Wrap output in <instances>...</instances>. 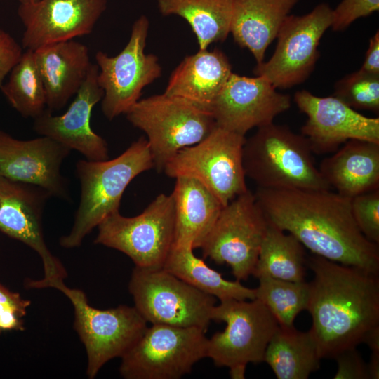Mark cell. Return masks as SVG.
Masks as SVG:
<instances>
[{
	"label": "cell",
	"mask_w": 379,
	"mask_h": 379,
	"mask_svg": "<svg viewBox=\"0 0 379 379\" xmlns=\"http://www.w3.org/2000/svg\"><path fill=\"white\" fill-rule=\"evenodd\" d=\"M307 310L321 359L366 343L379 332V279L361 269L314 255Z\"/></svg>",
	"instance_id": "obj_2"
},
{
	"label": "cell",
	"mask_w": 379,
	"mask_h": 379,
	"mask_svg": "<svg viewBox=\"0 0 379 379\" xmlns=\"http://www.w3.org/2000/svg\"><path fill=\"white\" fill-rule=\"evenodd\" d=\"M125 114L146 134L159 172L179 151L203 140L216 126L209 112L164 93L140 99Z\"/></svg>",
	"instance_id": "obj_5"
},
{
	"label": "cell",
	"mask_w": 379,
	"mask_h": 379,
	"mask_svg": "<svg viewBox=\"0 0 379 379\" xmlns=\"http://www.w3.org/2000/svg\"><path fill=\"white\" fill-rule=\"evenodd\" d=\"M154 167L147 139L138 138L110 160H79L76 173L81 194L70 232L60 239L65 248L79 247L93 228L109 215L119 211L123 194L138 175Z\"/></svg>",
	"instance_id": "obj_3"
},
{
	"label": "cell",
	"mask_w": 379,
	"mask_h": 379,
	"mask_svg": "<svg viewBox=\"0 0 379 379\" xmlns=\"http://www.w3.org/2000/svg\"><path fill=\"white\" fill-rule=\"evenodd\" d=\"M305 255L304 246L295 237L269 222L252 275L303 281Z\"/></svg>",
	"instance_id": "obj_29"
},
{
	"label": "cell",
	"mask_w": 379,
	"mask_h": 379,
	"mask_svg": "<svg viewBox=\"0 0 379 379\" xmlns=\"http://www.w3.org/2000/svg\"><path fill=\"white\" fill-rule=\"evenodd\" d=\"M319 170L330 187L348 198L379 189V142L350 140Z\"/></svg>",
	"instance_id": "obj_23"
},
{
	"label": "cell",
	"mask_w": 379,
	"mask_h": 379,
	"mask_svg": "<svg viewBox=\"0 0 379 379\" xmlns=\"http://www.w3.org/2000/svg\"><path fill=\"white\" fill-rule=\"evenodd\" d=\"M0 90L23 117L35 119L44 112L46 106V90L34 51L22 53L10 72L8 81Z\"/></svg>",
	"instance_id": "obj_30"
},
{
	"label": "cell",
	"mask_w": 379,
	"mask_h": 379,
	"mask_svg": "<svg viewBox=\"0 0 379 379\" xmlns=\"http://www.w3.org/2000/svg\"><path fill=\"white\" fill-rule=\"evenodd\" d=\"M149 22L142 15L133 24L130 39L115 56L95 54L98 83L103 91L102 111L112 120L126 114L140 99L145 87L161 77L158 58L145 51Z\"/></svg>",
	"instance_id": "obj_12"
},
{
	"label": "cell",
	"mask_w": 379,
	"mask_h": 379,
	"mask_svg": "<svg viewBox=\"0 0 379 379\" xmlns=\"http://www.w3.org/2000/svg\"><path fill=\"white\" fill-rule=\"evenodd\" d=\"M332 21L333 8L324 2L303 15L290 14L277 34L273 55L257 64L253 74L266 78L275 88L303 83L314 69L320 56V40Z\"/></svg>",
	"instance_id": "obj_14"
},
{
	"label": "cell",
	"mask_w": 379,
	"mask_h": 379,
	"mask_svg": "<svg viewBox=\"0 0 379 379\" xmlns=\"http://www.w3.org/2000/svg\"><path fill=\"white\" fill-rule=\"evenodd\" d=\"M174 202L173 245L200 248L223 206L199 181L180 176L171 193Z\"/></svg>",
	"instance_id": "obj_25"
},
{
	"label": "cell",
	"mask_w": 379,
	"mask_h": 379,
	"mask_svg": "<svg viewBox=\"0 0 379 379\" xmlns=\"http://www.w3.org/2000/svg\"><path fill=\"white\" fill-rule=\"evenodd\" d=\"M254 195L269 222L314 255L378 274V245L357 227L350 198L330 190L261 187Z\"/></svg>",
	"instance_id": "obj_1"
},
{
	"label": "cell",
	"mask_w": 379,
	"mask_h": 379,
	"mask_svg": "<svg viewBox=\"0 0 379 379\" xmlns=\"http://www.w3.org/2000/svg\"><path fill=\"white\" fill-rule=\"evenodd\" d=\"M135 305L152 324L197 327L206 331L215 298L163 268L135 267L128 284Z\"/></svg>",
	"instance_id": "obj_8"
},
{
	"label": "cell",
	"mask_w": 379,
	"mask_h": 379,
	"mask_svg": "<svg viewBox=\"0 0 379 379\" xmlns=\"http://www.w3.org/2000/svg\"><path fill=\"white\" fill-rule=\"evenodd\" d=\"M30 301L0 284V334L3 331H22L23 317Z\"/></svg>",
	"instance_id": "obj_34"
},
{
	"label": "cell",
	"mask_w": 379,
	"mask_h": 379,
	"mask_svg": "<svg viewBox=\"0 0 379 379\" xmlns=\"http://www.w3.org/2000/svg\"><path fill=\"white\" fill-rule=\"evenodd\" d=\"M255 298L262 302L279 326H293L297 315L307 310L310 298V284L291 281L270 277L258 278Z\"/></svg>",
	"instance_id": "obj_31"
},
{
	"label": "cell",
	"mask_w": 379,
	"mask_h": 379,
	"mask_svg": "<svg viewBox=\"0 0 379 379\" xmlns=\"http://www.w3.org/2000/svg\"><path fill=\"white\" fill-rule=\"evenodd\" d=\"M351 211L361 232L371 242L379 244V189L351 199Z\"/></svg>",
	"instance_id": "obj_33"
},
{
	"label": "cell",
	"mask_w": 379,
	"mask_h": 379,
	"mask_svg": "<svg viewBox=\"0 0 379 379\" xmlns=\"http://www.w3.org/2000/svg\"><path fill=\"white\" fill-rule=\"evenodd\" d=\"M49 197L42 188L0 175V231L35 251L44 265V278L25 281L27 288H44L48 283L67 277L65 267L44 239L42 215Z\"/></svg>",
	"instance_id": "obj_15"
},
{
	"label": "cell",
	"mask_w": 379,
	"mask_h": 379,
	"mask_svg": "<svg viewBox=\"0 0 379 379\" xmlns=\"http://www.w3.org/2000/svg\"><path fill=\"white\" fill-rule=\"evenodd\" d=\"M232 65L220 49L199 50L172 72L164 93L185 99L210 112L232 74Z\"/></svg>",
	"instance_id": "obj_22"
},
{
	"label": "cell",
	"mask_w": 379,
	"mask_h": 379,
	"mask_svg": "<svg viewBox=\"0 0 379 379\" xmlns=\"http://www.w3.org/2000/svg\"><path fill=\"white\" fill-rule=\"evenodd\" d=\"M208 338L197 327L152 324L121 358L126 379H178L206 357Z\"/></svg>",
	"instance_id": "obj_11"
},
{
	"label": "cell",
	"mask_w": 379,
	"mask_h": 379,
	"mask_svg": "<svg viewBox=\"0 0 379 379\" xmlns=\"http://www.w3.org/2000/svg\"><path fill=\"white\" fill-rule=\"evenodd\" d=\"M193 251L188 245H173L163 269L220 301L255 298V288H247L238 280L224 279L220 273L197 257Z\"/></svg>",
	"instance_id": "obj_27"
},
{
	"label": "cell",
	"mask_w": 379,
	"mask_h": 379,
	"mask_svg": "<svg viewBox=\"0 0 379 379\" xmlns=\"http://www.w3.org/2000/svg\"><path fill=\"white\" fill-rule=\"evenodd\" d=\"M294 101L307 119L302 135L312 152L335 151L350 140L379 142V118L368 117L334 96L319 97L307 90L295 93Z\"/></svg>",
	"instance_id": "obj_17"
},
{
	"label": "cell",
	"mask_w": 379,
	"mask_h": 379,
	"mask_svg": "<svg viewBox=\"0 0 379 379\" xmlns=\"http://www.w3.org/2000/svg\"><path fill=\"white\" fill-rule=\"evenodd\" d=\"M269 222L249 190L223 206L201 246L204 258L226 263L238 281L253 274Z\"/></svg>",
	"instance_id": "obj_13"
},
{
	"label": "cell",
	"mask_w": 379,
	"mask_h": 379,
	"mask_svg": "<svg viewBox=\"0 0 379 379\" xmlns=\"http://www.w3.org/2000/svg\"><path fill=\"white\" fill-rule=\"evenodd\" d=\"M234 0H158L163 15L185 19L194 33L199 50L223 42L230 34Z\"/></svg>",
	"instance_id": "obj_28"
},
{
	"label": "cell",
	"mask_w": 379,
	"mask_h": 379,
	"mask_svg": "<svg viewBox=\"0 0 379 379\" xmlns=\"http://www.w3.org/2000/svg\"><path fill=\"white\" fill-rule=\"evenodd\" d=\"M70 151L48 137L20 140L0 131V175L68 199V185L60 168Z\"/></svg>",
	"instance_id": "obj_19"
},
{
	"label": "cell",
	"mask_w": 379,
	"mask_h": 379,
	"mask_svg": "<svg viewBox=\"0 0 379 379\" xmlns=\"http://www.w3.org/2000/svg\"><path fill=\"white\" fill-rule=\"evenodd\" d=\"M51 112L63 108L74 95L91 66L88 47L76 41L51 44L34 51Z\"/></svg>",
	"instance_id": "obj_21"
},
{
	"label": "cell",
	"mask_w": 379,
	"mask_h": 379,
	"mask_svg": "<svg viewBox=\"0 0 379 379\" xmlns=\"http://www.w3.org/2000/svg\"><path fill=\"white\" fill-rule=\"evenodd\" d=\"M18 1H19L20 4H25V3L35 1H37V0H18Z\"/></svg>",
	"instance_id": "obj_39"
},
{
	"label": "cell",
	"mask_w": 379,
	"mask_h": 379,
	"mask_svg": "<svg viewBox=\"0 0 379 379\" xmlns=\"http://www.w3.org/2000/svg\"><path fill=\"white\" fill-rule=\"evenodd\" d=\"M366 72L379 74V32L370 39L364 62L360 68Z\"/></svg>",
	"instance_id": "obj_38"
},
{
	"label": "cell",
	"mask_w": 379,
	"mask_h": 379,
	"mask_svg": "<svg viewBox=\"0 0 379 379\" xmlns=\"http://www.w3.org/2000/svg\"><path fill=\"white\" fill-rule=\"evenodd\" d=\"M245 140L216 125L203 140L179 151L163 171L173 178L197 180L225 206L248 190L243 164Z\"/></svg>",
	"instance_id": "obj_9"
},
{
	"label": "cell",
	"mask_w": 379,
	"mask_h": 379,
	"mask_svg": "<svg viewBox=\"0 0 379 379\" xmlns=\"http://www.w3.org/2000/svg\"><path fill=\"white\" fill-rule=\"evenodd\" d=\"M22 54V48L15 39L6 31L0 29V88Z\"/></svg>",
	"instance_id": "obj_37"
},
{
	"label": "cell",
	"mask_w": 379,
	"mask_h": 379,
	"mask_svg": "<svg viewBox=\"0 0 379 379\" xmlns=\"http://www.w3.org/2000/svg\"><path fill=\"white\" fill-rule=\"evenodd\" d=\"M94 243L128 256L135 267L163 268L173 246L174 202L171 194H159L139 215L125 217L119 211L98 225Z\"/></svg>",
	"instance_id": "obj_10"
},
{
	"label": "cell",
	"mask_w": 379,
	"mask_h": 379,
	"mask_svg": "<svg viewBox=\"0 0 379 379\" xmlns=\"http://www.w3.org/2000/svg\"><path fill=\"white\" fill-rule=\"evenodd\" d=\"M321 359L310 331L279 325L266 347L263 361L278 379H307L319 368Z\"/></svg>",
	"instance_id": "obj_26"
},
{
	"label": "cell",
	"mask_w": 379,
	"mask_h": 379,
	"mask_svg": "<svg viewBox=\"0 0 379 379\" xmlns=\"http://www.w3.org/2000/svg\"><path fill=\"white\" fill-rule=\"evenodd\" d=\"M44 288L60 291L74 307V327L86 351L88 378H94L109 360L121 357L147 328V322L135 307L95 308L83 291L69 288L63 280L49 282Z\"/></svg>",
	"instance_id": "obj_7"
},
{
	"label": "cell",
	"mask_w": 379,
	"mask_h": 379,
	"mask_svg": "<svg viewBox=\"0 0 379 379\" xmlns=\"http://www.w3.org/2000/svg\"><path fill=\"white\" fill-rule=\"evenodd\" d=\"M108 0H37L20 4L18 15L25 27L22 46L35 51L92 32Z\"/></svg>",
	"instance_id": "obj_18"
},
{
	"label": "cell",
	"mask_w": 379,
	"mask_h": 379,
	"mask_svg": "<svg viewBox=\"0 0 379 379\" xmlns=\"http://www.w3.org/2000/svg\"><path fill=\"white\" fill-rule=\"evenodd\" d=\"M333 96L355 110L379 112V74L359 69L347 74L334 86Z\"/></svg>",
	"instance_id": "obj_32"
},
{
	"label": "cell",
	"mask_w": 379,
	"mask_h": 379,
	"mask_svg": "<svg viewBox=\"0 0 379 379\" xmlns=\"http://www.w3.org/2000/svg\"><path fill=\"white\" fill-rule=\"evenodd\" d=\"M299 0H234L230 33L234 41L247 48L257 64Z\"/></svg>",
	"instance_id": "obj_24"
},
{
	"label": "cell",
	"mask_w": 379,
	"mask_h": 379,
	"mask_svg": "<svg viewBox=\"0 0 379 379\" xmlns=\"http://www.w3.org/2000/svg\"><path fill=\"white\" fill-rule=\"evenodd\" d=\"M291 105L290 95L279 93L264 77L232 72L210 113L218 126L245 135L253 128L274 122Z\"/></svg>",
	"instance_id": "obj_16"
},
{
	"label": "cell",
	"mask_w": 379,
	"mask_h": 379,
	"mask_svg": "<svg viewBox=\"0 0 379 379\" xmlns=\"http://www.w3.org/2000/svg\"><path fill=\"white\" fill-rule=\"evenodd\" d=\"M334 359L338 365L334 379H370L368 364L356 348L341 352Z\"/></svg>",
	"instance_id": "obj_36"
},
{
	"label": "cell",
	"mask_w": 379,
	"mask_h": 379,
	"mask_svg": "<svg viewBox=\"0 0 379 379\" xmlns=\"http://www.w3.org/2000/svg\"><path fill=\"white\" fill-rule=\"evenodd\" d=\"M98 65L92 64L67 111L55 116L46 109L34 119L33 124L36 133L80 152L90 161L108 159L106 140L95 133L90 124L93 108L103 97V91L98 83Z\"/></svg>",
	"instance_id": "obj_20"
},
{
	"label": "cell",
	"mask_w": 379,
	"mask_h": 379,
	"mask_svg": "<svg viewBox=\"0 0 379 379\" xmlns=\"http://www.w3.org/2000/svg\"><path fill=\"white\" fill-rule=\"evenodd\" d=\"M379 10V0H342L333 8L331 28L340 32L360 18L368 16Z\"/></svg>",
	"instance_id": "obj_35"
},
{
	"label": "cell",
	"mask_w": 379,
	"mask_h": 379,
	"mask_svg": "<svg viewBox=\"0 0 379 379\" xmlns=\"http://www.w3.org/2000/svg\"><path fill=\"white\" fill-rule=\"evenodd\" d=\"M212 320L225 329L208 338L206 357L218 367L230 368L234 379H243L246 366L264 361L266 347L279 324L265 305L255 298L227 300L215 305Z\"/></svg>",
	"instance_id": "obj_6"
},
{
	"label": "cell",
	"mask_w": 379,
	"mask_h": 379,
	"mask_svg": "<svg viewBox=\"0 0 379 379\" xmlns=\"http://www.w3.org/2000/svg\"><path fill=\"white\" fill-rule=\"evenodd\" d=\"M312 153L306 138L287 126H262L244 144L246 177L261 188L330 190Z\"/></svg>",
	"instance_id": "obj_4"
}]
</instances>
